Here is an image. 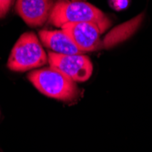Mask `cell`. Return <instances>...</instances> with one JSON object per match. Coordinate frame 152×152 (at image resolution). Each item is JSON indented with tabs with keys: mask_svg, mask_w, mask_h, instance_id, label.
<instances>
[{
	"mask_svg": "<svg viewBox=\"0 0 152 152\" xmlns=\"http://www.w3.org/2000/svg\"><path fill=\"white\" fill-rule=\"evenodd\" d=\"M49 22L58 27H61L66 23L90 22L98 25L105 32L111 22L105 14L85 1H72V0H58L54 5Z\"/></svg>",
	"mask_w": 152,
	"mask_h": 152,
	"instance_id": "obj_1",
	"label": "cell"
},
{
	"mask_svg": "<svg viewBox=\"0 0 152 152\" xmlns=\"http://www.w3.org/2000/svg\"><path fill=\"white\" fill-rule=\"evenodd\" d=\"M27 78L39 92L55 99L72 102L79 96L76 82L53 66L34 70Z\"/></svg>",
	"mask_w": 152,
	"mask_h": 152,
	"instance_id": "obj_2",
	"label": "cell"
},
{
	"mask_svg": "<svg viewBox=\"0 0 152 152\" xmlns=\"http://www.w3.org/2000/svg\"><path fill=\"white\" fill-rule=\"evenodd\" d=\"M48 62V55L34 32H26L14 45L7 60L10 70L24 72L44 66Z\"/></svg>",
	"mask_w": 152,
	"mask_h": 152,
	"instance_id": "obj_3",
	"label": "cell"
},
{
	"mask_svg": "<svg viewBox=\"0 0 152 152\" xmlns=\"http://www.w3.org/2000/svg\"><path fill=\"white\" fill-rule=\"evenodd\" d=\"M48 58L50 66L57 68L75 82L87 81L92 75V62L85 55H63L49 52Z\"/></svg>",
	"mask_w": 152,
	"mask_h": 152,
	"instance_id": "obj_4",
	"label": "cell"
},
{
	"mask_svg": "<svg viewBox=\"0 0 152 152\" xmlns=\"http://www.w3.org/2000/svg\"><path fill=\"white\" fill-rule=\"evenodd\" d=\"M61 30L71 37L73 42L82 52L96 51L103 48L100 35L103 31L94 23H66L61 27Z\"/></svg>",
	"mask_w": 152,
	"mask_h": 152,
	"instance_id": "obj_5",
	"label": "cell"
},
{
	"mask_svg": "<svg viewBox=\"0 0 152 152\" xmlns=\"http://www.w3.org/2000/svg\"><path fill=\"white\" fill-rule=\"evenodd\" d=\"M54 5V0H17L16 10L27 25L37 27L49 19Z\"/></svg>",
	"mask_w": 152,
	"mask_h": 152,
	"instance_id": "obj_6",
	"label": "cell"
},
{
	"mask_svg": "<svg viewBox=\"0 0 152 152\" xmlns=\"http://www.w3.org/2000/svg\"><path fill=\"white\" fill-rule=\"evenodd\" d=\"M39 38L42 43L55 53L63 55H84L63 30H41Z\"/></svg>",
	"mask_w": 152,
	"mask_h": 152,
	"instance_id": "obj_7",
	"label": "cell"
},
{
	"mask_svg": "<svg viewBox=\"0 0 152 152\" xmlns=\"http://www.w3.org/2000/svg\"><path fill=\"white\" fill-rule=\"evenodd\" d=\"M141 20H142V15L135 18L134 19L125 24L120 25L118 27H115V28L108 35H107L106 37L102 40L103 48H111L118 44L121 41L125 40L126 38L129 37L133 34V32L137 28V26H140Z\"/></svg>",
	"mask_w": 152,
	"mask_h": 152,
	"instance_id": "obj_8",
	"label": "cell"
},
{
	"mask_svg": "<svg viewBox=\"0 0 152 152\" xmlns=\"http://www.w3.org/2000/svg\"><path fill=\"white\" fill-rule=\"evenodd\" d=\"M15 0H0V18H4Z\"/></svg>",
	"mask_w": 152,
	"mask_h": 152,
	"instance_id": "obj_9",
	"label": "cell"
},
{
	"mask_svg": "<svg viewBox=\"0 0 152 152\" xmlns=\"http://www.w3.org/2000/svg\"><path fill=\"white\" fill-rule=\"evenodd\" d=\"M109 5L112 8H114L115 10L120 11L125 9L129 3V0H108Z\"/></svg>",
	"mask_w": 152,
	"mask_h": 152,
	"instance_id": "obj_10",
	"label": "cell"
},
{
	"mask_svg": "<svg viewBox=\"0 0 152 152\" xmlns=\"http://www.w3.org/2000/svg\"><path fill=\"white\" fill-rule=\"evenodd\" d=\"M72 1H85V0H72Z\"/></svg>",
	"mask_w": 152,
	"mask_h": 152,
	"instance_id": "obj_11",
	"label": "cell"
}]
</instances>
